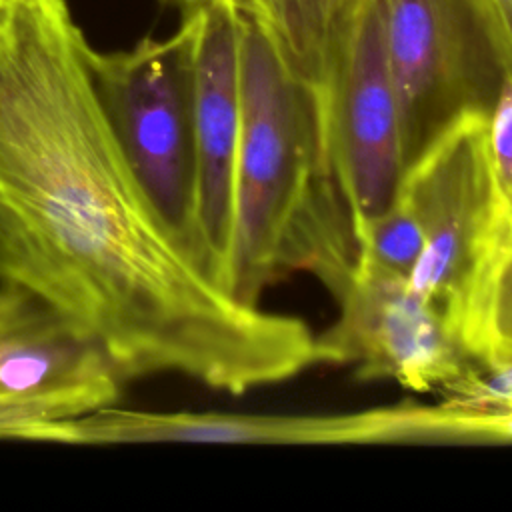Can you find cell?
Instances as JSON below:
<instances>
[{"label": "cell", "mask_w": 512, "mask_h": 512, "mask_svg": "<svg viewBox=\"0 0 512 512\" xmlns=\"http://www.w3.org/2000/svg\"><path fill=\"white\" fill-rule=\"evenodd\" d=\"M68 0H0V288L92 340L126 380L244 394L330 364L318 334L238 302L176 244L96 92Z\"/></svg>", "instance_id": "1"}, {"label": "cell", "mask_w": 512, "mask_h": 512, "mask_svg": "<svg viewBox=\"0 0 512 512\" xmlns=\"http://www.w3.org/2000/svg\"><path fill=\"white\" fill-rule=\"evenodd\" d=\"M238 14L242 118L226 288L238 302L260 306L270 284L310 272L336 296L352 280L360 248L320 92L286 66L254 20Z\"/></svg>", "instance_id": "2"}, {"label": "cell", "mask_w": 512, "mask_h": 512, "mask_svg": "<svg viewBox=\"0 0 512 512\" xmlns=\"http://www.w3.org/2000/svg\"><path fill=\"white\" fill-rule=\"evenodd\" d=\"M194 40L190 8L174 34L116 52L90 46L88 64L136 180L182 252L212 278L198 222Z\"/></svg>", "instance_id": "3"}, {"label": "cell", "mask_w": 512, "mask_h": 512, "mask_svg": "<svg viewBox=\"0 0 512 512\" xmlns=\"http://www.w3.org/2000/svg\"><path fill=\"white\" fill-rule=\"evenodd\" d=\"M404 166L452 124L488 116L510 78L482 0H380Z\"/></svg>", "instance_id": "4"}, {"label": "cell", "mask_w": 512, "mask_h": 512, "mask_svg": "<svg viewBox=\"0 0 512 512\" xmlns=\"http://www.w3.org/2000/svg\"><path fill=\"white\" fill-rule=\"evenodd\" d=\"M400 194L424 230L408 282L462 344L468 298L504 208L486 146V116H464L438 136L408 166Z\"/></svg>", "instance_id": "5"}, {"label": "cell", "mask_w": 512, "mask_h": 512, "mask_svg": "<svg viewBox=\"0 0 512 512\" xmlns=\"http://www.w3.org/2000/svg\"><path fill=\"white\" fill-rule=\"evenodd\" d=\"M328 146L358 230L396 200L406 166L380 0H360L338 32L320 88Z\"/></svg>", "instance_id": "6"}, {"label": "cell", "mask_w": 512, "mask_h": 512, "mask_svg": "<svg viewBox=\"0 0 512 512\" xmlns=\"http://www.w3.org/2000/svg\"><path fill=\"white\" fill-rule=\"evenodd\" d=\"M334 300L338 318L318 340L330 364L354 366L360 380H394L428 392L442 390L476 366L408 278L358 262Z\"/></svg>", "instance_id": "7"}, {"label": "cell", "mask_w": 512, "mask_h": 512, "mask_svg": "<svg viewBox=\"0 0 512 512\" xmlns=\"http://www.w3.org/2000/svg\"><path fill=\"white\" fill-rule=\"evenodd\" d=\"M194 40L198 222L210 274L224 290L234 222V174L242 118L240 14L234 0H200Z\"/></svg>", "instance_id": "8"}, {"label": "cell", "mask_w": 512, "mask_h": 512, "mask_svg": "<svg viewBox=\"0 0 512 512\" xmlns=\"http://www.w3.org/2000/svg\"><path fill=\"white\" fill-rule=\"evenodd\" d=\"M124 378L108 356L24 292L0 288V400L46 418L112 404Z\"/></svg>", "instance_id": "9"}, {"label": "cell", "mask_w": 512, "mask_h": 512, "mask_svg": "<svg viewBox=\"0 0 512 512\" xmlns=\"http://www.w3.org/2000/svg\"><path fill=\"white\" fill-rule=\"evenodd\" d=\"M360 0H234L280 52L286 66L318 92L344 22Z\"/></svg>", "instance_id": "10"}, {"label": "cell", "mask_w": 512, "mask_h": 512, "mask_svg": "<svg viewBox=\"0 0 512 512\" xmlns=\"http://www.w3.org/2000/svg\"><path fill=\"white\" fill-rule=\"evenodd\" d=\"M462 346L478 366L512 362V208L506 202L468 298Z\"/></svg>", "instance_id": "11"}, {"label": "cell", "mask_w": 512, "mask_h": 512, "mask_svg": "<svg viewBox=\"0 0 512 512\" xmlns=\"http://www.w3.org/2000/svg\"><path fill=\"white\" fill-rule=\"evenodd\" d=\"M358 262L408 278L424 248L422 224L398 192L392 206L358 230Z\"/></svg>", "instance_id": "12"}, {"label": "cell", "mask_w": 512, "mask_h": 512, "mask_svg": "<svg viewBox=\"0 0 512 512\" xmlns=\"http://www.w3.org/2000/svg\"><path fill=\"white\" fill-rule=\"evenodd\" d=\"M444 402L464 408L512 406V362L500 366H472L458 380L440 390Z\"/></svg>", "instance_id": "13"}, {"label": "cell", "mask_w": 512, "mask_h": 512, "mask_svg": "<svg viewBox=\"0 0 512 512\" xmlns=\"http://www.w3.org/2000/svg\"><path fill=\"white\" fill-rule=\"evenodd\" d=\"M486 146L500 196L512 208V78L486 116Z\"/></svg>", "instance_id": "14"}, {"label": "cell", "mask_w": 512, "mask_h": 512, "mask_svg": "<svg viewBox=\"0 0 512 512\" xmlns=\"http://www.w3.org/2000/svg\"><path fill=\"white\" fill-rule=\"evenodd\" d=\"M512 78V0H482Z\"/></svg>", "instance_id": "15"}, {"label": "cell", "mask_w": 512, "mask_h": 512, "mask_svg": "<svg viewBox=\"0 0 512 512\" xmlns=\"http://www.w3.org/2000/svg\"><path fill=\"white\" fill-rule=\"evenodd\" d=\"M166 2H172V4H178V6H180V8H182V10H184V12H186V10H190V8H192V6H196V4H198V2H200V0H166Z\"/></svg>", "instance_id": "16"}]
</instances>
